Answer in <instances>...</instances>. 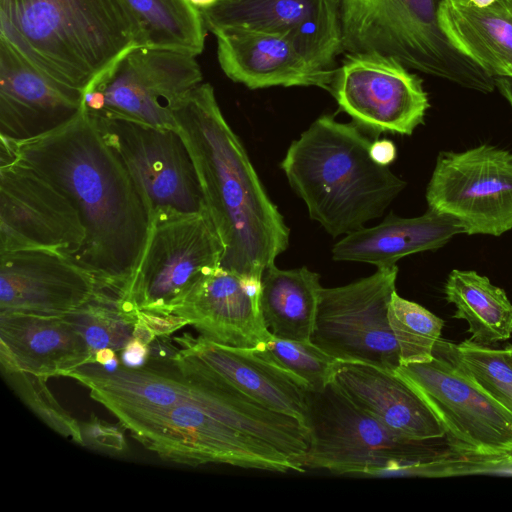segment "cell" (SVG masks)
Masks as SVG:
<instances>
[{"instance_id": "cell-9", "label": "cell", "mask_w": 512, "mask_h": 512, "mask_svg": "<svg viewBox=\"0 0 512 512\" xmlns=\"http://www.w3.org/2000/svg\"><path fill=\"white\" fill-rule=\"evenodd\" d=\"M202 79L196 56L137 45L84 90L82 106L96 116L178 128L173 108Z\"/></svg>"}, {"instance_id": "cell-20", "label": "cell", "mask_w": 512, "mask_h": 512, "mask_svg": "<svg viewBox=\"0 0 512 512\" xmlns=\"http://www.w3.org/2000/svg\"><path fill=\"white\" fill-rule=\"evenodd\" d=\"M213 34L219 65L234 82L249 89L315 86L330 91L336 69L318 68L285 35L241 27L222 28Z\"/></svg>"}, {"instance_id": "cell-30", "label": "cell", "mask_w": 512, "mask_h": 512, "mask_svg": "<svg viewBox=\"0 0 512 512\" xmlns=\"http://www.w3.org/2000/svg\"><path fill=\"white\" fill-rule=\"evenodd\" d=\"M388 320L400 349L401 365L433 359L444 327L441 318L395 291L388 306Z\"/></svg>"}, {"instance_id": "cell-10", "label": "cell", "mask_w": 512, "mask_h": 512, "mask_svg": "<svg viewBox=\"0 0 512 512\" xmlns=\"http://www.w3.org/2000/svg\"><path fill=\"white\" fill-rule=\"evenodd\" d=\"M433 359L395 372L424 400L461 455L512 453V413L483 391L457 364L434 348Z\"/></svg>"}, {"instance_id": "cell-33", "label": "cell", "mask_w": 512, "mask_h": 512, "mask_svg": "<svg viewBox=\"0 0 512 512\" xmlns=\"http://www.w3.org/2000/svg\"><path fill=\"white\" fill-rule=\"evenodd\" d=\"M22 401L50 428L83 445L81 425L56 401L45 379L18 369H1Z\"/></svg>"}, {"instance_id": "cell-31", "label": "cell", "mask_w": 512, "mask_h": 512, "mask_svg": "<svg viewBox=\"0 0 512 512\" xmlns=\"http://www.w3.org/2000/svg\"><path fill=\"white\" fill-rule=\"evenodd\" d=\"M119 298L118 295L99 290L89 303L65 315L81 332L94 353L103 348L121 351L133 337L134 322L120 308Z\"/></svg>"}, {"instance_id": "cell-26", "label": "cell", "mask_w": 512, "mask_h": 512, "mask_svg": "<svg viewBox=\"0 0 512 512\" xmlns=\"http://www.w3.org/2000/svg\"><path fill=\"white\" fill-rule=\"evenodd\" d=\"M322 288L319 274L307 267L284 270L274 264L265 269L260 309L270 334L311 341Z\"/></svg>"}, {"instance_id": "cell-11", "label": "cell", "mask_w": 512, "mask_h": 512, "mask_svg": "<svg viewBox=\"0 0 512 512\" xmlns=\"http://www.w3.org/2000/svg\"><path fill=\"white\" fill-rule=\"evenodd\" d=\"M397 274L395 264L347 285L322 288L311 341L338 361L395 371L401 355L388 306Z\"/></svg>"}, {"instance_id": "cell-22", "label": "cell", "mask_w": 512, "mask_h": 512, "mask_svg": "<svg viewBox=\"0 0 512 512\" xmlns=\"http://www.w3.org/2000/svg\"><path fill=\"white\" fill-rule=\"evenodd\" d=\"M333 382L355 405L401 437L434 441L445 436L428 405L395 371L339 361Z\"/></svg>"}, {"instance_id": "cell-13", "label": "cell", "mask_w": 512, "mask_h": 512, "mask_svg": "<svg viewBox=\"0 0 512 512\" xmlns=\"http://www.w3.org/2000/svg\"><path fill=\"white\" fill-rule=\"evenodd\" d=\"M89 115L149 202L152 215L157 210L207 212L193 159L178 128Z\"/></svg>"}, {"instance_id": "cell-35", "label": "cell", "mask_w": 512, "mask_h": 512, "mask_svg": "<svg viewBox=\"0 0 512 512\" xmlns=\"http://www.w3.org/2000/svg\"><path fill=\"white\" fill-rule=\"evenodd\" d=\"M137 319L142 321L156 337L170 336L176 330L188 325L180 316L170 314L163 315L153 312L139 311Z\"/></svg>"}, {"instance_id": "cell-5", "label": "cell", "mask_w": 512, "mask_h": 512, "mask_svg": "<svg viewBox=\"0 0 512 512\" xmlns=\"http://www.w3.org/2000/svg\"><path fill=\"white\" fill-rule=\"evenodd\" d=\"M372 141L355 124L317 118L291 142L282 168L310 218L333 237L380 217L406 182L370 156Z\"/></svg>"}, {"instance_id": "cell-44", "label": "cell", "mask_w": 512, "mask_h": 512, "mask_svg": "<svg viewBox=\"0 0 512 512\" xmlns=\"http://www.w3.org/2000/svg\"><path fill=\"white\" fill-rule=\"evenodd\" d=\"M505 349H506L507 353L509 354V356H510V357H511V359H512V345H510V346L506 347Z\"/></svg>"}, {"instance_id": "cell-23", "label": "cell", "mask_w": 512, "mask_h": 512, "mask_svg": "<svg viewBox=\"0 0 512 512\" xmlns=\"http://www.w3.org/2000/svg\"><path fill=\"white\" fill-rule=\"evenodd\" d=\"M174 340L180 348L197 356L244 394L306 425L308 386L259 348L221 345L201 336L194 338L189 333Z\"/></svg>"}, {"instance_id": "cell-3", "label": "cell", "mask_w": 512, "mask_h": 512, "mask_svg": "<svg viewBox=\"0 0 512 512\" xmlns=\"http://www.w3.org/2000/svg\"><path fill=\"white\" fill-rule=\"evenodd\" d=\"M173 114L223 246L220 266L261 279L289 245L283 216L225 120L209 83L187 93Z\"/></svg>"}, {"instance_id": "cell-2", "label": "cell", "mask_w": 512, "mask_h": 512, "mask_svg": "<svg viewBox=\"0 0 512 512\" xmlns=\"http://www.w3.org/2000/svg\"><path fill=\"white\" fill-rule=\"evenodd\" d=\"M0 145L70 200L85 240L69 260L90 274L100 290L124 297L148 243L152 209L93 118L82 107L43 136L22 142L0 137Z\"/></svg>"}, {"instance_id": "cell-45", "label": "cell", "mask_w": 512, "mask_h": 512, "mask_svg": "<svg viewBox=\"0 0 512 512\" xmlns=\"http://www.w3.org/2000/svg\"><path fill=\"white\" fill-rule=\"evenodd\" d=\"M508 78L512 79V70H511V73H510Z\"/></svg>"}, {"instance_id": "cell-8", "label": "cell", "mask_w": 512, "mask_h": 512, "mask_svg": "<svg viewBox=\"0 0 512 512\" xmlns=\"http://www.w3.org/2000/svg\"><path fill=\"white\" fill-rule=\"evenodd\" d=\"M223 246L207 212L157 210L148 243L126 293L119 298L132 320L139 311L173 314L191 290L221 265Z\"/></svg>"}, {"instance_id": "cell-21", "label": "cell", "mask_w": 512, "mask_h": 512, "mask_svg": "<svg viewBox=\"0 0 512 512\" xmlns=\"http://www.w3.org/2000/svg\"><path fill=\"white\" fill-rule=\"evenodd\" d=\"M1 369L47 380L95 362V353L67 316L0 313Z\"/></svg>"}, {"instance_id": "cell-32", "label": "cell", "mask_w": 512, "mask_h": 512, "mask_svg": "<svg viewBox=\"0 0 512 512\" xmlns=\"http://www.w3.org/2000/svg\"><path fill=\"white\" fill-rule=\"evenodd\" d=\"M257 348L304 381L309 391L322 390L331 383L339 362L312 341L273 337Z\"/></svg>"}, {"instance_id": "cell-4", "label": "cell", "mask_w": 512, "mask_h": 512, "mask_svg": "<svg viewBox=\"0 0 512 512\" xmlns=\"http://www.w3.org/2000/svg\"><path fill=\"white\" fill-rule=\"evenodd\" d=\"M0 40L82 93L124 52L142 45L122 0H0Z\"/></svg>"}, {"instance_id": "cell-19", "label": "cell", "mask_w": 512, "mask_h": 512, "mask_svg": "<svg viewBox=\"0 0 512 512\" xmlns=\"http://www.w3.org/2000/svg\"><path fill=\"white\" fill-rule=\"evenodd\" d=\"M83 93L46 76L0 40V137L22 142L74 118Z\"/></svg>"}, {"instance_id": "cell-27", "label": "cell", "mask_w": 512, "mask_h": 512, "mask_svg": "<svg viewBox=\"0 0 512 512\" xmlns=\"http://www.w3.org/2000/svg\"><path fill=\"white\" fill-rule=\"evenodd\" d=\"M445 298L455 306L454 318L468 324L470 339L489 346L512 335V303L506 292L473 270H452Z\"/></svg>"}, {"instance_id": "cell-15", "label": "cell", "mask_w": 512, "mask_h": 512, "mask_svg": "<svg viewBox=\"0 0 512 512\" xmlns=\"http://www.w3.org/2000/svg\"><path fill=\"white\" fill-rule=\"evenodd\" d=\"M85 229L76 208L26 163L0 162V253L44 249L70 258Z\"/></svg>"}, {"instance_id": "cell-18", "label": "cell", "mask_w": 512, "mask_h": 512, "mask_svg": "<svg viewBox=\"0 0 512 512\" xmlns=\"http://www.w3.org/2000/svg\"><path fill=\"white\" fill-rule=\"evenodd\" d=\"M260 292L261 279L220 266L191 290L173 314L208 341L254 349L273 338L263 321Z\"/></svg>"}, {"instance_id": "cell-6", "label": "cell", "mask_w": 512, "mask_h": 512, "mask_svg": "<svg viewBox=\"0 0 512 512\" xmlns=\"http://www.w3.org/2000/svg\"><path fill=\"white\" fill-rule=\"evenodd\" d=\"M347 53H376L481 93L495 78L463 53L442 29L444 0H336Z\"/></svg>"}, {"instance_id": "cell-29", "label": "cell", "mask_w": 512, "mask_h": 512, "mask_svg": "<svg viewBox=\"0 0 512 512\" xmlns=\"http://www.w3.org/2000/svg\"><path fill=\"white\" fill-rule=\"evenodd\" d=\"M434 348L457 364L483 391L512 413V359L506 349H493L471 339L453 344L442 338Z\"/></svg>"}, {"instance_id": "cell-40", "label": "cell", "mask_w": 512, "mask_h": 512, "mask_svg": "<svg viewBox=\"0 0 512 512\" xmlns=\"http://www.w3.org/2000/svg\"><path fill=\"white\" fill-rule=\"evenodd\" d=\"M495 84L496 88L512 108V79L507 77H496Z\"/></svg>"}, {"instance_id": "cell-43", "label": "cell", "mask_w": 512, "mask_h": 512, "mask_svg": "<svg viewBox=\"0 0 512 512\" xmlns=\"http://www.w3.org/2000/svg\"><path fill=\"white\" fill-rule=\"evenodd\" d=\"M469 2L476 7L483 8L492 5L496 0H469Z\"/></svg>"}, {"instance_id": "cell-24", "label": "cell", "mask_w": 512, "mask_h": 512, "mask_svg": "<svg viewBox=\"0 0 512 512\" xmlns=\"http://www.w3.org/2000/svg\"><path fill=\"white\" fill-rule=\"evenodd\" d=\"M459 234L464 230L455 219L430 209L413 218L390 213L380 224L340 239L332 248V258L386 267L405 256L438 249Z\"/></svg>"}, {"instance_id": "cell-12", "label": "cell", "mask_w": 512, "mask_h": 512, "mask_svg": "<svg viewBox=\"0 0 512 512\" xmlns=\"http://www.w3.org/2000/svg\"><path fill=\"white\" fill-rule=\"evenodd\" d=\"M428 209L455 219L466 235L512 229V151L481 144L440 152L426 188Z\"/></svg>"}, {"instance_id": "cell-42", "label": "cell", "mask_w": 512, "mask_h": 512, "mask_svg": "<svg viewBox=\"0 0 512 512\" xmlns=\"http://www.w3.org/2000/svg\"><path fill=\"white\" fill-rule=\"evenodd\" d=\"M188 2L201 11L213 7L219 0H188Z\"/></svg>"}, {"instance_id": "cell-36", "label": "cell", "mask_w": 512, "mask_h": 512, "mask_svg": "<svg viewBox=\"0 0 512 512\" xmlns=\"http://www.w3.org/2000/svg\"><path fill=\"white\" fill-rule=\"evenodd\" d=\"M120 352L121 363L127 368H141L148 362V345L135 337H132Z\"/></svg>"}, {"instance_id": "cell-17", "label": "cell", "mask_w": 512, "mask_h": 512, "mask_svg": "<svg viewBox=\"0 0 512 512\" xmlns=\"http://www.w3.org/2000/svg\"><path fill=\"white\" fill-rule=\"evenodd\" d=\"M96 280L60 253H0V313L65 316L98 293Z\"/></svg>"}, {"instance_id": "cell-41", "label": "cell", "mask_w": 512, "mask_h": 512, "mask_svg": "<svg viewBox=\"0 0 512 512\" xmlns=\"http://www.w3.org/2000/svg\"><path fill=\"white\" fill-rule=\"evenodd\" d=\"M116 357L115 351L111 348H103L95 353V362L105 366Z\"/></svg>"}, {"instance_id": "cell-34", "label": "cell", "mask_w": 512, "mask_h": 512, "mask_svg": "<svg viewBox=\"0 0 512 512\" xmlns=\"http://www.w3.org/2000/svg\"><path fill=\"white\" fill-rule=\"evenodd\" d=\"M81 432L83 445L110 452H121L126 448L122 433L98 418L92 417L89 422L81 425Z\"/></svg>"}, {"instance_id": "cell-28", "label": "cell", "mask_w": 512, "mask_h": 512, "mask_svg": "<svg viewBox=\"0 0 512 512\" xmlns=\"http://www.w3.org/2000/svg\"><path fill=\"white\" fill-rule=\"evenodd\" d=\"M137 21L142 45L198 56L205 45L201 12L188 0H122Z\"/></svg>"}, {"instance_id": "cell-7", "label": "cell", "mask_w": 512, "mask_h": 512, "mask_svg": "<svg viewBox=\"0 0 512 512\" xmlns=\"http://www.w3.org/2000/svg\"><path fill=\"white\" fill-rule=\"evenodd\" d=\"M306 469L339 475L377 477L385 469L442 455L431 441H414L386 428L355 405L332 381L309 391Z\"/></svg>"}, {"instance_id": "cell-14", "label": "cell", "mask_w": 512, "mask_h": 512, "mask_svg": "<svg viewBox=\"0 0 512 512\" xmlns=\"http://www.w3.org/2000/svg\"><path fill=\"white\" fill-rule=\"evenodd\" d=\"M329 92L355 125L375 134L411 135L430 107L422 79L376 53H347Z\"/></svg>"}, {"instance_id": "cell-39", "label": "cell", "mask_w": 512, "mask_h": 512, "mask_svg": "<svg viewBox=\"0 0 512 512\" xmlns=\"http://www.w3.org/2000/svg\"><path fill=\"white\" fill-rule=\"evenodd\" d=\"M133 337L137 338L146 345H149L156 338L153 332L139 319H137L134 323Z\"/></svg>"}, {"instance_id": "cell-37", "label": "cell", "mask_w": 512, "mask_h": 512, "mask_svg": "<svg viewBox=\"0 0 512 512\" xmlns=\"http://www.w3.org/2000/svg\"><path fill=\"white\" fill-rule=\"evenodd\" d=\"M148 360L169 361L174 360L179 353V347L175 346L169 336L156 337L149 345Z\"/></svg>"}, {"instance_id": "cell-16", "label": "cell", "mask_w": 512, "mask_h": 512, "mask_svg": "<svg viewBox=\"0 0 512 512\" xmlns=\"http://www.w3.org/2000/svg\"><path fill=\"white\" fill-rule=\"evenodd\" d=\"M200 12L212 33L241 27L285 35L323 70H335L344 52L336 0H219Z\"/></svg>"}, {"instance_id": "cell-38", "label": "cell", "mask_w": 512, "mask_h": 512, "mask_svg": "<svg viewBox=\"0 0 512 512\" xmlns=\"http://www.w3.org/2000/svg\"><path fill=\"white\" fill-rule=\"evenodd\" d=\"M370 156L375 163L388 167L396 159L397 149L391 140H375L370 146Z\"/></svg>"}, {"instance_id": "cell-1", "label": "cell", "mask_w": 512, "mask_h": 512, "mask_svg": "<svg viewBox=\"0 0 512 512\" xmlns=\"http://www.w3.org/2000/svg\"><path fill=\"white\" fill-rule=\"evenodd\" d=\"M67 377L166 461L306 471L309 430L302 421L265 407L180 347L174 360L114 372L93 362Z\"/></svg>"}, {"instance_id": "cell-25", "label": "cell", "mask_w": 512, "mask_h": 512, "mask_svg": "<svg viewBox=\"0 0 512 512\" xmlns=\"http://www.w3.org/2000/svg\"><path fill=\"white\" fill-rule=\"evenodd\" d=\"M442 29L454 44L494 78L512 70V0L476 7L469 0H444Z\"/></svg>"}]
</instances>
